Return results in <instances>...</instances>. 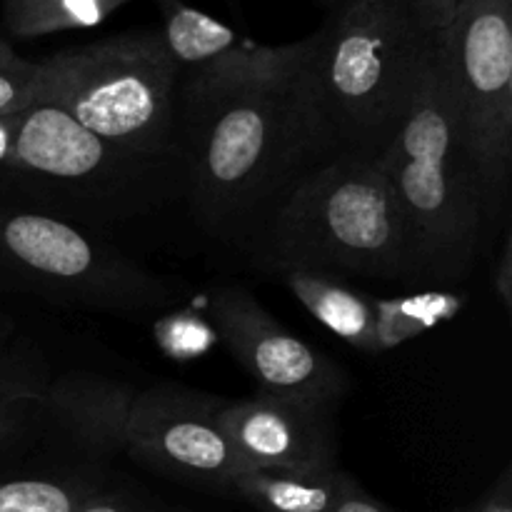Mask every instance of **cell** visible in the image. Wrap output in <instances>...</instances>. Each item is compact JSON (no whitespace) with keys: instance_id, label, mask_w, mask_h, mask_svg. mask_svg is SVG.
I'll use <instances>...</instances> for the list:
<instances>
[{"instance_id":"52a82bcc","label":"cell","mask_w":512,"mask_h":512,"mask_svg":"<svg viewBox=\"0 0 512 512\" xmlns=\"http://www.w3.org/2000/svg\"><path fill=\"white\" fill-rule=\"evenodd\" d=\"M0 290L103 313L178 308L188 285L65 220L0 205Z\"/></svg>"},{"instance_id":"7402d4cb","label":"cell","mask_w":512,"mask_h":512,"mask_svg":"<svg viewBox=\"0 0 512 512\" xmlns=\"http://www.w3.org/2000/svg\"><path fill=\"white\" fill-rule=\"evenodd\" d=\"M158 335L165 353L173 355L175 360H190L208 350L205 345L190 340V335L193 338H198V335H215V330H208L198 320H183V315H170L168 320L158 325Z\"/></svg>"},{"instance_id":"d6986e66","label":"cell","mask_w":512,"mask_h":512,"mask_svg":"<svg viewBox=\"0 0 512 512\" xmlns=\"http://www.w3.org/2000/svg\"><path fill=\"white\" fill-rule=\"evenodd\" d=\"M465 305V293L428 290L403 298H375V345L378 355L420 338L435 325L455 318Z\"/></svg>"},{"instance_id":"8992f818","label":"cell","mask_w":512,"mask_h":512,"mask_svg":"<svg viewBox=\"0 0 512 512\" xmlns=\"http://www.w3.org/2000/svg\"><path fill=\"white\" fill-rule=\"evenodd\" d=\"M35 100L55 105L108 143L178 153L180 68L155 28L125 30L38 60Z\"/></svg>"},{"instance_id":"8fae6325","label":"cell","mask_w":512,"mask_h":512,"mask_svg":"<svg viewBox=\"0 0 512 512\" xmlns=\"http://www.w3.org/2000/svg\"><path fill=\"white\" fill-rule=\"evenodd\" d=\"M138 390L100 373L50 375L40 403L35 448L55 458L108 468L128 450V423Z\"/></svg>"},{"instance_id":"5b68a950","label":"cell","mask_w":512,"mask_h":512,"mask_svg":"<svg viewBox=\"0 0 512 512\" xmlns=\"http://www.w3.org/2000/svg\"><path fill=\"white\" fill-rule=\"evenodd\" d=\"M245 253L268 275L305 268L415 283L408 235L380 158L315 165L285 193Z\"/></svg>"},{"instance_id":"f546056e","label":"cell","mask_w":512,"mask_h":512,"mask_svg":"<svg viewBox=\"0 0 512 512\" xmlns=\"http://www.w3.org/2000/svg\"><path fill=\"white\" fill-rule=\"evenodd\" d=\"M230 3H233V5H238V0H230Z\"/></svg>"},{"instance_id":"83f0119b","label":"cell","mask_w":512,"mask_h":512,"mask_svg":"<svg viewBox=\"0 0 512 512\" xmlns=\"http://www.w3.org/2000/svg\"><path fill=\"white\" fill-rule=\"evenodd\" d=\"M318 3L328 5V8H330V10H333V8H338V5H340V3H343V0H318Z\"/></svg>"},{"instance_id":"f1b7e54d","label":"cell","mask_w":512,"mask_h":512,"mask_svg":"<svg viewBox=\"0 0 512 512\" xmlns=\"http://www.w3.org/2000/svg\"><path fill=\"white\" fill-rule=\"evenodd\" d=\"M8 350H10V345H8V348H3V350H0V360H3V355L8 353Z\"/></svg>"},{"instance_id":"e0dca14e","label":"cell","mask_w":512,"mask_h":512,"mask_svg":"<svg viewBox=\"0 0 512 512\" xmlns=\"http://www.w3.org/2000/svg\"><path fill=\"white\" fill-rule=\"evenodd\" d=\"M50 373L35 350L13 348L0 360V453L35 448L40 403Z\"/></svg>"},{"instance_id":"ba28073f","label":"cell","mask_w":512,"mask_h":512,"mask_svg":"<svg viewBox=\"0 0 512 512\" xmlns=\"http://www.w3.org/2000/svg\"><path fill=\"white\" fill-rule=\"evenodd\" d=\"M433 40L493 225L512 178V0H458Z\"/></svg>"},{"instance_id":"603a6c76","label":"cell","mask_w":512,"mask_h":512,"mask_svg":"<svg viewBox=\"0 0 512 512\" xmlns=\"http://www.w3.org/2000/svg\"><path fill=\"white\" fill-rule=\"evenodd\" d=\"M415 18L428 35H438L453 15L458 0H408Z\"/></svg>"},{"instance_id":"3957f363","label":"cell","mask_w":512,"mask_h":512,"mask_svg":"<svg viewBox=\"0 0 512 512\" xmlns=\"http://www.w3.org/2000/svg\"><path fill=\"white\" fill-rule=\"evenodd\" d=\"M298 73L320 163L385 153L433 48L408 0H343Z\"/></svg>"},{"instance_id":"9a60e30c","label":"cell","mask_w":512,"mask_h":512,"mask_svg":"<svg viewBox=\"0 0 512 512\" xmlns=\"http://www.w3.org/2000/svg\"><path fill=\"white\" fill-rule=\"evenodd\" d=\"M278 278L295 300L318 320L323 328L338 335L343 343L378 355L375 345V298L353 288L345 278L320 270L290 268L280 270Z\"/></svg>"},{"instance_id":"277c9868","label":"cell","mask_w":512,"mask_h":512,"mask_svg":"<svg viewBox=\"0 0 512 512\" xmlns=\"http://www.w3.org/2000/svg\"><path fill=\"white\" fill-rule=\"evenodd\" d=\"M380 163L408 235L415 283L463 280L478 260L490 218L435 40Z\"/></svg>"},{"instance_id":"484cf974","label":"cell","mask_w":512,"mask_h":512,"mask_svg":"<svg viewBox=\"0 0 512 512\" xmlns=\"http://www.w3.org/2000/svg\"><path fill=\"white\" fill-rule=\"evenodd\" d=\"M333 512H395L390 508H385L383 503H378L375 498H370L358 483H353V488L343 495V500L338 503V508Z\"/></svg>"},{"instance_id":"2e32d148","label":"cell","mask_w":512,"mask_h":512,"mask_svg":"<svg viewBox=\"0 0 512 512\" xmlns=\"http://www.w3.org/2000/svg\"><path fill=\"white\" fill-rule=\"evenodd\" d=\"M353 483V475L340 468L320 473L250 468L230 483L228 495L258 512H333Z\"/></svg>"},{"instance_id":"ac0fdd59","label":"cell","mask_w":512,"mask_h":512,"mask_svg":"<svg viewBox=\"0 0 512 512\" xmlns=\"http://www.w3.org/2000/svg\"><path fill=\"white\" fill-rule=\"evenodd\" d=\"M133 0H0V30L33 40L65 30L95 28Z\"/></svg>"},{"instance_id":"4316f807","label":"cell","mask_w":512,"mask_h":512,"mask_svg":"<svg viewBox=\"0 0 512 512\" xmlns=\"http://www.w3.org/2000/svg\"><path fill=\"white\" fill-rule=\"evenodd\" d=\"M13 333H15L13 318H10L8 313H3V310H0V350L8 348L10 340H13Z\"/></svg>"},{"instance_id":"30bf717a","label":"cell","mask_w":512,"mask_h":512,"mask_svg":"<svg viewBox=\"0 0 512 512\" xmlns=\"http://www.w3.org/2000/svg\"><path fill=\"white\" fill-rule=\"evenodd\" d=\"M210 325L258 390L335 413L348 393V375L278 323L250 290L225 285L208 298Z\"/></svg>"},{"instance_id":"9c48e42d","label":"cell","mask_w":512,"mask_h":512,"mask_svg":"<svg viewBox=\"0 0 512 512\" xmlns=\"http://www.w3.org/2000/svg\"><path fill=\"white\" fill-rule=\"evenodd\" d=\"M223 405L220 395L175 383L143 390L130 410L125 453L165 478L228 495L250 465L220 425Z\"/></svg>"},{"instance_id":"7c38bea8","label":"cell","mask_w":512,"mask_h":512,"mask_svg":"<svg viewBox=\"0 0 512 512\" xmlns=\"http://www.w3.org/2000/svg\"><path fill=\"white\" fill-rule=\"evenodd\" d=\"M335 413L258 390L228 400L220 425L250 468L320 473L338 468Z\"/></svg>"},{"instance_id":"5bb4252c","label":"cell","mask_w":512,"mask_h":512,"mask_svg":"<svg viewBox=\"0 0 512 512\" xmlns=\"http://www.w3.org/2000/svg\"><path fill=\"white\" fill-rule=\"evenodd\" d=\"M163 15V43L180 73L193 70L248 68L273 58L278 45H260L245 38L213 15L183 3V0H155Z\"/></svg>"},{"instance_id":"ffe728a7","label":"cell","mask_w":512,"mask_h":512,"mask_svg":"<svg viewBox=\"0 0 512 512\" xmlns=\"http://www.w3.org/2000/svg\"><path fill=\"white\" fill-rule=\"evenodd\" d=\"M38 75V60L23 58L0 30V118L20 113L35 103Z\"/></svg>"},{"instance_id":"6da1fadb","label":"cell","mask_w":512,"mask_h":512,"mask_svg":"<svg viewBox=\"0 0 512 512\" xmlns=\"http://www.w3.org/2000/svg\"><path fill=\"white\" fill-rule=\"evenodd\" d=\"M310 40L248 68L180 73L175 148L185 203L215 240L248 250L280 200L320 165L298 73Z\"/></svg>"},{"instance_id":"d4e9b609","label":"cell","mask_w":512,"mask_h":512,"mask_svg":"<svg viewBox=\"0 0 512 512\" xmlns=\"http://www.w3.org/2000/svg\"><path fill=\"white\" fill-rule=\"evenodd\" d=\"M470 512H512V478L510 470H505L500 475V480L495 483V488L480 500Z\"/></svg>"},{"instance_id":"4fadbf2b","label":"cell","mask_w":512,"mask_h":512,"mask_svg":"<svg viewBox=\"0 0 512 512\" xmlns=\"http://www.w3.org/2000/svg\"><path fill=\"white\" fill-rule=\"evenodd\" d=\"M110 480L103 465L43 450L0 453V512H78Z\"/></svg>"},{"instance_id":"7a4b0ae2","label":"cell","mask_w":512,"mask_h":512,"mask_svg":"<svg viewBox=\"0 0 512 512\" xmlns=\"http://www.w3.org/2000/svg\"><path fill=\"white\" fill-rule=\"evenodd\" d=\"M180 200V153L120 148L43 100L0 118V205L93 230L148 218Z\"/></svg>"},{"instance_id":"cb8c5ba5","label":"cell","mask_w":512,"mask_h":512,"mask_svg":"<svg viewBox=\"0 0 512 512\" xmlns=\"http://www.w3.org/2000/svg\"><path fill=\"white\" fill-rule=\"evenodd\" d=\"M493 290L498 293V300L505 310L512 308V238L505 235L500 245L498 265L493 270Z\"/></svg>"},{"instance_id":"44dd1931","label":"cell","mask_w":512,"mask_h":512,"mask_svg":"<svg viewBox=\"0 0 512 512\" xmlns=\"http://www.w3.org/2000/svg\"><path fill=\"white\" fill-rule=\"evenodd\" d=\"M78 512H173L165 505L155 503L150 495L140 493L133 488H120V485L108 483L98 490L90 500L80 505Z\"/></svg>"}]
</instances>
